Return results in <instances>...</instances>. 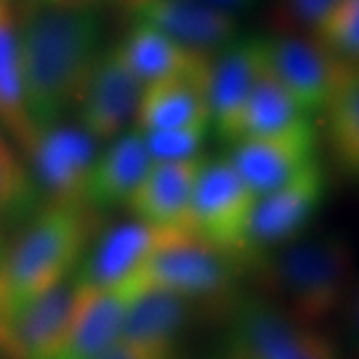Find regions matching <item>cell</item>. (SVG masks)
Wrapping results in <instances>:
<instances>
[{
  "label": "cell",
  "mask_w": 359,
  "mask_h": 359,
  "mask_svg": "<svg viewBox=\"0 0 359 359\" xmlns=\"http://www.w3.org/2000/svg\"><path fill=\"white\" fill-rule=\"evenodd\" d=\"M98 11L39 8L18 18V54L26 110L36 132L76 110L102 54Z\"/></svg>",
  "instance_id": "6da1fadb"
},
{
  "label": "cell",
  "mask_w": 359,
  "mask_h": 359,
  "mask_svg": "<svg viewBox=\"0 0 359 359\" xmlns=\"http://www.w3.org/2000/svg\"><path fill=\"white\" fill-rule=\"evenodd\" d=\"M259 297L309 327L344 308L355 282V252L346 233L318 231L273 250L257 262Z\"/></svg>",
  "instance_id": "7a4b0ae2"
},
{
  "label": "cell",
  "mask_w": 359,
  "mask_h": 359,
  "mask_svg": "<svg viewBox=\"0 0 359 359\" xmlns=\"http://www.w3.org/2000/svg\"><path fill=\"white\" fill-rule=\"evenodd\" d=\"M102 228L100 212L88 204L42 205L2 250L0 313L72 282Z\"/></svg>",
  "instance_id": "3957f363"
},
{
  "label": "cell",
  "mask_w": 359,
  "mask_h": 359,
  "mask_svg": "<svg viewBox=\"0 0 359 359\" xmlns=\"http://www.w3.org/2000/svg\"><path fill=\"white\" fill-rule=\"evenodd\" d=\"M242 273L230 257L192 231H172L158 245L144 273V290L158 287L188 299L202 313L233 306Z\"/></svg>",
  "instance_id": "277c9868"
},
{
  "label": "cell",
  "mask_w": 359,
  "mask_h": 359,
  "mask_svg": "<svg viewBox=\"0 0 359 359\" xmlns=\"http://www.w3.org/2000/svg\"><path fill=\"white\" fill-rule=\"evenodd\" d=\"M256 194L240 178L228 158L205 160L196 182L190 230L244 271H250V222Z\"/></svg>",
  "instance_id": "5b68a950"
},
{
  "label": "cell",
  "mask_w": 359,
  "mask_h": 359,
  "mask_svg": "<svg viewBox=\"0 0 359 359\" xmlns=\"http://www.w3.org/2000/svg\"><path fill=\"white\" fill-rule=\"evenodd\" d=\"M228 359H339L337 347L318 327L292 320L262 297L231 308Z\"/></svg>",
  "instance_id": "8992f818"
},
{
  "label": "cell",
  "mask_w": 359,
  "mask_h": 359,
  "mask_svg": "<svg viewBox=\"0 0 359 359\" xmlns=\"http://www.w3.org/2000/svg\"><path fill=\"white\" fill-rule=\"evenodd\" d=\"M325 196L327 176L320 158L273 192L259 196L250 222V271L273 250L306 236Z\"/></svg>",
  "instance_id": "52a82bcc"
},
{
  "label": "cell",
  "mask_w": 359,
  "mask_h": 359,
  "mask_svg": "<svg viewBox=\"0 0 359 359\" xmlns=\"http://www.w3.org/2000/svg\"><path fill=\"white\" fill-rule=\"evenodd\" d=\"M172 231H162L132 219L104 226L90 244L72 283L118 292L134 297L144 290V273L158 245Z\"/></svg>",
  "instance_id": "ba28073f"
},
{
  "label": "cell",
  "mask_w": 359,
  "mask_h": 359,
  "mask_svg": "<svg viewBox=\"0 0 359 359\" xmlns=\"http://www.w3.org/2000/svg\"><path fill=\"white\" fill-rule=\"evenodd\" d=\"M268 72V39L231 40L216 52L208 74V102L212 130L222 140H240L242 118L252 92Z\"/></svg>",
  "instance_id": "9c48e42d"
},
{
  "label": "cell",
  "mask_w": 359,
  "mask_h": 359,
  "mask_svg": "<svg viewBox=\"0 0 359 359\" xmlns=\"http://www.w3.org/2000/svg\"><path fill=\"white\" fill-rule=\"evenodd\" d=\"M144 84L114 46L104 48L78 100L76 124L96 144L128 132L136 122Z\"/></svg>",
  "instance_id": "30bf717a"
},
{
  "label": "cell",
  "mask_w": 359,
  "mask_h": 359,
  "mask_svg": "<svg viewBox=\"0 0 359 359\" xmlns=\"http://www.w3.org/2000/svg\"><path fill=\"white\" fill-rule=\"evenodd\" d=\"M100 146L78 124L60 122L42 130L32 142L26 162L46 204H84L90 170Z\"/></svg>",
  "instance_id": "8fae6325"
},
{
  "label": "cell",
  "mask_w": 359,
  "mask_h": 359,
  "mask_svg": "<svg viewBox=\"0 0 359 359\" xmlns=\"http://www.w3.org/2000/svg\"><path fill=\"white\" fill-rule=\"evenodd\" d=\"M76 309V285H58L0 313V359H56Z\"/></svg>",
  "instance_id": "7c38bea8"
},
{
  "label": "cell",
  "mask_w": 359,
  "mask_h": 359,
  "mask_svg": "<svg viewBox=\"0 0 359 359\" xmlns=\"http://www.w3.org/2000/svg\"><path fill=\"white\" fill-rule=\"evenodd\" d=\"M226 158L245 186L259 198L295 178L318 160V132L306 118L276 134L233 142Z\"/></svg>",
  "instance_id": "4fadbf2b"
},
{
  "label": "cell",
  "mask_w": 359,
  "mask_h": 359,
  "mask_svg": "<svg viewBox=\"0 0 359 359\" xmlns=\"http://www.w3.org/2000/svg\"><path fill=\"white\" fill-rule=\"evenodd\" d=\"M268 66L306 116L323 112L341 60L311 34H276L268 39Z\"/></svg>",
  "instance_id": "5bb4252c"
},
{
  "label": "cell",
  "mask_w": 359,
  "mask_h": 359,
  "mask_svg": "<svg viewBox=\"0 0 359 359\" xmlns=\"http://www.w3.org/2000/svg\"><path fill=\"white\" fill-rule=\"evenodd\" d=\"M130 18L166 34L188 50L214 56L238 39V18L194 0H118Z\"/></svg>",
  "instance_id": "9a60e30c"
},
{
  "label": "cell",
  "mask_w": 359,
  "mask_h": 359,
  "mask_svg": "<svg viewBox=\"0 0 359 359\" xmlns=\"http://www.w3.org/2000/svg\"><path fill=\"white\" fill-rule=\"evenodd\" d=\"M204 162V156L178 162H152L126 204L134 219L162 231H192L190 212Z\"/></svg>",
  "instance_id": "2e32d148"
},
{
  "label": "cell",
  "mask_w": 359,
  "mask_h": 359,
  "mask_svg": "<svg viewBox=\"0 0 359 359\" xmlns=\"http://www.w3.org/2000/svg\"><path fill=\"white\" fill-rule=\"evenodd\" d=\"M208 74L210 65L192 74L146 84L134 128L142 134L172 130H212Z\"/></svg>",
  "instance_id": "e0dca14e"
},
{
  "label": "cell",
  "mask_w": 359,
  "mask_h": 359,
  "mask_svg": "<svg viewBox=\"0 0 359 359\" xmlns=\"http://www.w3.org/2000/svg\"><path fill=\"white\" fill-rule=\"evenodd\" d=\"M152 166V156L138 130H128L100 146L90 170L84 204L96 212L126 205Z\"/></svg>",
  "instance_id": "ac0fdd59"
},
{
  "label": "cell",
  "mask_w": 359,
  "mask_h": 359,
  "mask_svg": "<svg viewBox=\"0 0 359 359\" xmlns=\"http://www.w3.org/2000/svg\"><path fill=\"white\" fill-rule=\"evenodd\" d=\"M130 302L118 292L76 285V309L56 359L102 358L122 337Z\"/></svg>",
  "instance_id": "d6986e66"
},
{
  "label": "cell",
  "mask_w": 359,
  "mask_h": 359,
  "mask_svg": "<svg viewBox=\"0 0 359 359\" xmlns=\"http://www.w3.org/2000/svg\"><path fill=\"white\" fill-rule=\"evenodd\" d=\"M202 313L188 299L158 287H146L130 302L120 341L178 353L180 339Z\"/></svg>",
  "instance_id": "ffe728a7"
},
{
  "label": "cell",
  "mask_w": 359,
  "mask_h": 359,
  "mask_svg": "<svg viewBox=\"0 0 359 359\" xmlns=\"http://www.w3.org/2000/svg\"><path fill=\"white\" fill-rule=\"evenodd\" d=\"M116 48L144 86L204 70L212 60V56L188 50L166 34L138 22H130V28Z\"/></svg>",
  "instance_id": "44dd1931"
},
{
  "label": "cell",
  "mask_w": 359,
  "mask_h": 359,
  "mask_svg": "<svg viewBox=\"0 0 359 359\" xmlns=\"http://www.w3.org/2000/svg\"><path fill=\"white\" fill-rule=\"evenodd\" d=\"M0 128L26 158L39 132L26 110L14 0H0Z\"/></svg>",
  "instance_id": "7402d4cb"
},
{
  "label": "cell",
  "mask_w": 359,
  "mask_h": 359,
  "mask_svg": "<svg viewBox=\"0 0 359 359\" xmlns=\"http://www.w3.org/2000/svg\"><path fill=\"white\" fill-rule=\"evenodd\" d=\"M321 114L327 150L337 172L359 184V65L341 62Z\"/></svg>",
  "instance_id": "603a6c76"
},
{
  "label": "cell",
  "mask_w": 359,
  "mask_h": 359,
  "mask_svg": "<svg viewBox=\"0 0 359 359\" xmlns=\"http://www.w3.org/2000/svg\"><path fill=\"white\" fill-rule=\"evenodd\" d=\"M42 208V194L22 152L0 128V224L22 226Z\"/></svg>",
  "instance_id": "cb8c5ba5"
},
{
  "label": "cell",
  "mask_w": 359,
  "mask_h": 359,
  "mask_svg": "<svg viewBox=\"0 0 359 359\" xmlns=\"http://www.w3.org/2000/svg\"><path fill=\"white\" fill-rule=\"evenodd\" d=\"M306 116L290 92L280 84V80L268 72L257 82L256 90L252 92L248 106L242 118V138H256V136H268L295 126L297 122L306 120Z\"/></svg>",
  "instance_id": "d4e9b609"
},
{
  "label": "cell",
  "mask_w": 359,
  "mask_h": 359,
  "mask_svg": "<svg viewBox=\"0 0 359 359\" xmlns=\"http://www.w3.org/2000/svg\"><path fill=\"white\" fill-rule=\"evenodd\" d=\"M311 36L347 65H359V0H335Z\"/></svg>",
  "instance_id": "484cf974"
},
{
  "label": "cell",
  "mask_w": 359,
  "mask_h": 359,
  "mask_svg": "<svg viewBox=\"0 0 359 359\" xmlns=\"http://www.w3.org/2000/svg\"><path fill=\"white\" fill-rule=\"evenodd\" d=\"M335 0H280L276 2L273 25L278 34H311L332 11Z\"/></svg>",
  "instance_id": "4316f807"
},
{
  "label": "cell",
  "mask_w": 359,
  "mask_h": 359,
  "mask_svg": "<svg viewBox=\"0 0 359 359\" xmlns=\"http://www.w3.org/2000/svg\"><path fill=\"white\" fill-rule=\"evenodd\" d=\"M210 130H172V132H150L142 134L152 156V162H178L190 160L200 154Z\"/></svg>",
  "instance_id": "83f0119b"
},
{
  "label": "cell",
  "mask_w": 359,
  "mask_h": 359,
  "mask_svg": "<svg viewBox=\"0 0 359 359\" xmlns=\"http://www.w3.org/2000/svg\"><path fill=\"white\" fill-rule=\"evenodd\" d=\"M100 359H176V353L148 349V347L134 346L126 341H118L110 351H106Z\"/></svg>",
  "instance_id": "f1b7e54d"
},
{
  "label": "cell",
  "mask_w": 359,
  "mask_h": 359,
  "mask_svg": "<svg viewBox=\"0 0 359 359\" xmlns=\"http://www.w3.org/2000/svg\"><path fill=\"white\" fill-rule=\"evenodd\" d=\"M346 309V334L349 344L359 349V276L355 278V282L349 290V295H347L346 304L344 308Z\"/></svg>",
  "instance_id": "f546056e"
},
{
  "label": "cell",
  "mask_w": 359,
  "mask_h": 359,
  "mask_svg": "<svg viewBox=\"0 0 359 359\" xmlns=\"http://www.w3.org/2000/svg\"><path fill=\"white\" fill-rule=\"evenodd\" d=\"M194 2L204 4L212 11H218V13L228 14L233 18H240L242 14L252 13L259 4V0H194Z\"/></svg>",
  "instance_id": "4dcf8cb0"
},
{
  "label": "cell",
  "mask_w": 359,
  "mask_h": 359,
  "mask_svg": "<svg viewBox=\"0 0 359 359\" xmlns=\"http://www.w3.org/2000/svg\"><path fill=\"white\" fill-rule=\"evenodd\" d=\"M110 0H39V8H66V11H98ZM36 8V11H39Z\"/></svg>",
  "instance_id": "1f68e13d"
},
{
  "label": "cell",
  "mask_w": 359,
  "mask_h": 359,
  "mask_svg": "<svg viewBox=\"0 0 359 359\" xmlns=\"http://www.w3.org/2000/svg\"><path fill=\"white\" fill-rule=\"evenodd\" d=\"M18 8H16V16L18 18H25L30 13H34L39 8V0H16Z\"/></svg>",
  "instance_id": "d6a6232c"
},
{
  "label": "cell",
  "mask_w": 359,
  "mask_h": 359,
  "mask_svg": "<svg viewBox=\"0 0 359 359\" xmlns=\"http://www.w3.org/2000/svg\"><path fill=\"white\" fill-rule=\"evenodd\" d=\"M0 256H2V240H0Z\"/></svg>",
  "instance_id": "836d02e7"
},
{
  "label": "cell",
  "mask_w": 359,
  "mask_h": 359,
  "mask_svg": "<svg viewBox=\"0 0 359 359\" xmlns=\"http://www.w3.org/2000/svg\"><path fill=\"white\" fill-rule=\"evenodd\" d=\"M276 2H280V0H276Z\"/></svg>",
  "instance_id": "e575fe53"
}]
</instances>
